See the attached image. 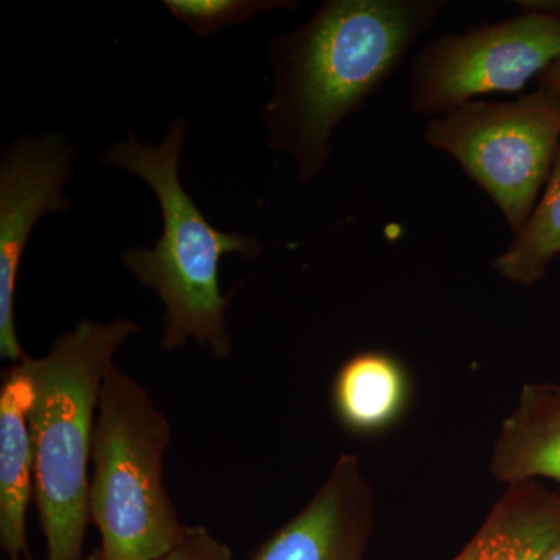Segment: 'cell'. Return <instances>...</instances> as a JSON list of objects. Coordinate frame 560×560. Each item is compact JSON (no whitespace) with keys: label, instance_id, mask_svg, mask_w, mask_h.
Masks as SVG:
<instances>
[{"label":"cell","instance_id":"obj_2","mask_svg":"<svg viewBox=\"0 0 560 560\" xmlns=\"http://www.w3.org/2000/svg\"><path fill=\"white\" fill-rule=\"evenodd\" d=\"M138 330V324L121 316L108 324L81 319L47 355L20 361L33 388V495L46 539L44 560H84L91 522L88 464L103 378L117 350Z\"/></svg>","mask_w":560,"mask_h":560},{"label":"cell","instance_id":"obj_5","mask_svg":"<svg viewBox=\"0 0 560 560\" xmlns=\"http://www.w3.org/2000/svg\"><path fill=\"white\" fill-rule=\"evenodd\" d=\"M425 140L458 162L517 235L558 154L560 98L539 88L515 102L466 103L430 120Z\"/></svg>","mask_w":560,"mask_h":560},{"label":"cell","instance_id":"obj_17","mask_svg":"<svg viewBox=\"0 0 560 560\" xmlns=\"http://www.w3.org/2000/svg\"><path fill=\"white\" fill-rule=\"evenodd\" d=\"M540 90L551 92L552 95L560 98V58L551 62L544 72L537 77Z\"/></svg>","mask_w":560,"mask_h":560},{"label":"cell","instance_id":"obj_14","mask_svg":"<svg viewBox=\"0 0 560 560\" xmlns=\"http://www.w3.org/2000/svg\"><path fill=\"white\" fill-rule=\"evenodd\" d=\"M173 16L201 36H209L232 24H242L261 13L278 9H296L293 2L271 0H165Z\"/></svg>","mask_w":560,"mask_h":560},{"label":"cell","instance_id":"obj_10","mask_svg":"<svg viewBox=\"0 0 560 560\" xmlns=\"http://www.w3.org/2000/svg\"><path fill=\"white\" fill-rule=\"evenodd\" d=\"M490 471L508 486L560 482V383H528L501 423Z\"/></svg>","mask_w":560,"mask_h":560},{"label":"cell","instance_id":"obj_4","mask_svg":"<svg viewBox=\"0 0 560 560\" xmlns=\"http://www.w3.org/2000/svg\"><path fill=\"white\" fill-rule=\"evenodd\" d=\"M171 422L116 363L103 378L92 436L90 518L103 560H158L186 533L164 486Z\"/></svg>","mask_w":560,"mask_h":560},{"label":"cell","instance_id":"obj_15","mask_svg":"<svg viewBox=\"0 0 560 560\" xmlns=\"http://www.w3.org/2000/svg\"><path fill=\"white\" fill-rule=\"evenodd\" d=\"M84 560H103L101 551L95 550ZM158 560H234L231 548L213 537L202 526H186L183 540L167 556Z\"/></svg>","mask_w":560,"mask_h":560},{"label":"cell","instance_id":"obj_6","mask_svg":"<svg viewBox=\"0 0 560 560\" xmlns=\"http://www.w3.org/2000/svg\"><path fill=\"white\" fill-rule=\"evenodd\" d=\"M558 58L560 21L547 14L523 13L441 36L412 61V109L441 117L478 95L522 92Z\"/></svg>","mask_w":560,"mask_h":560},{"label":"cell","instance_id":"obj_8","mask_svg":"<svg viewBox=\"0 0 560 560\" xmlns=\"http://www.w3.org/2000/svg\"><path fill=\"white\" fill-rule=\"evenodd\" d=\"M371 512V486L359 456L341 455L307 506L253 560H357Z\"/></svg>","mask_w":560,"mask_h":560},{"label":"cell","instance_id":"obj_9","mask_svg":"<svg viewBox=\"0 0 560 560\" xmlns=\"http://www.w3.org/2000/svg\"><path fill=\"white\" fill-rule=\"evenodd\" d=\"M32 404L28 375L21 363H14L0 389V545L9 560L31 556L25 518L35 493Z\"/></svg>","mask_w":560,"mask_h":560},{"label":"cell","instance_id":"obj_16","mask_svg":"<svg viewBox=\"0 0 560 560\" xmlns=\"http://www.w3.org/2000/svg\"><path fill=\"white\" fill-rule=\"evenodd\" d=\"M518 5L525 13L547 14L560 21V0H521Z\"/></svg>","mask_w":560,"mask_h":560},{"label":"cell","instance_id":"obj_13","mask_svg":"<svg viewBox=\"0 0 560 560\" xmlns=\"http://www.w3.org/2000/svg\"><path fill=\"white\" fill-rule=\"evenodd\" d=\"M560 254V145L539 205L514 235L510 248L493 260V270L515 285L533 287Z\"/></svg>","mask_w":560,"mask_h":560},{"label":"cell","instance_id":"obj_18","mask_svg":"<svg viewBox=\"0 0 560 560\" xmlns=\"http://www.w3.org/2000/svg\"><path fill=\"white\" fill-rule=\"evenodd\" d=\"M544 560H560V540L551 548V551L545 556Z\"/></svg>","mask_w":560,"mask_h":560},{"label":"cell","instance_id":"obj_12","mask_svg":"<svg viewBox=\"0 0 560 560\" xmlns=\"http://www.w3.org/2000/svg\"><path fill=\"white\" fill-rule=\"evenodd\" d=\"M408 396L407 372L400 361L374 350L346 361L331 390L338 419L353 433H375L396 422Z\"/></svg>","mask_w":560,"mask_h":560},{"label":"cell","instance_id":"obj_1","mask_svg":"<svg viewBox=\"0 0 560 560\" xmlns=\"http://www.w3.org/2000/svg\"><path fill=\"white\" fill-rule=\"evenodd\" d=\"M441 0H327L300 31L271 40V149L289 151L311 183L329 160L337 124L357 113L400 68L440 18Z\"/></svg>","mask_w":560,"mask_h":560},{"label":"cell","instance_id":"obj_11","mask_svg":"<svg viewBox=\"0 0 560 560\" xmlns=\"http://www.w3.org/2000/svg\"><path fill=\"white\" fill-rule=\"evenodd\" d=\"M559 540L560 495L540 481L514 482L453 560H544Z\"/></svg>","mask_w":560,"mask_h":560},{"label":"cell","instance_id":"obj_3","mask_svg":"<svg viewBox=\"0 0 560 560\" xmlns=\"http://www.w3.org/2000/svg\"><path fill=\"white\" fill-rule=\"evenodd\" d=\"M186 125L176 120L160 147L140 145L128 136L103 154V164L140 176L160 201L164 230L153 249L136 248L121 257L142 285L156 291L165 305L161 348H184L194 340L213 355L232 353L226 312L231 296L220 290V261L226 254L257 257L260 243L241 232H221L209 223L180 186L178 165Z\"/></svg>","mask_w":560,"mask_h":560},{"label":"cell","instance_id":"obj_7","mask_svg":"<svg viewBox=\"0 0 560 560\" xmlns=\"http://www.w3.org/2000/svg\"><path fill=\"white\" fill-rule=\"evenodd\" d=\"M72 150L62 135L18 140L0 165V357L20 363L14 293L22 254L36 221L70 209L62 186L72 172Z\"/></svg>","mask_w":560,"mask_h":560}]
</instances>
